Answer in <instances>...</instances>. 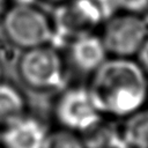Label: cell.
I'll return each instance as SVG.
<instances>
[{"instance_id":"obj_10","label":"cell","mask_w":148,"mask_h":148,"mask_svg":"<svg viewBox=\"0 0 148 148\" xmlns=\"http://www.w3.org/2000/svg\"><path fill=\"white\" fill-rule=\"evenodd\" d=\"M27 114V99L14 84L0 80V127Z\"/></svg>"},{"instance_id":"obj_7","label":"cell","mask_w":148,"mask_h":148,"mask_svg":"<svg viewBox=\"0 0 148 148\" xmlns=\"http://www.w3.org/2000/svg\"><path fill=\"white\" fill-rule=\"evenodd\" d=\"M49 131L37 118L23 116L2 127L0 140L3 148H45Z\"/></svg>"},{"instance_id":"obj_4","label":"cell","mask_w":148,"mask_h":148,"mask_svg":"<svg viewBox=\"0 0 148 148\" xmlns=\"http://www.w3.org/2000/svg\"><path fill=\"white\" fill-rule=\"evenodd\" d=\"M17 69L23 83L34 90H57L65 83V61L59 51L50 44L24 50Z\"/></svg>"},{"instance_id":"obj_13","label":"cell","mask_w":148,"mask_h":148,"mask_svg":"<svg viewBox=\"0 0 148 148\" xmlns=\"http://www.w3.org/2000/svg\"><path fill=\"white\" fill-rule=\"evenodd\" d=\"M135 57H136V61L139 62L141 68L148 75V39L145 42V44L142 45V47L140 49V51L138 52V54Z\"/></svg>"},{"instance_id":"obj_11","label":"cell","mask_w":148,"mask_h":148,"mask_svg":"<svg viewBox=\"0 0 148 148\" xmlns=\"http://www.w3.org/2000/svg\"><path fill=\"white\" fill-rule=\"evenodd\" d=\"M45 148H87L81 134L59 127L49 132Z\"/></svg>"},{"instance_id":"obj_5","label":"cell","mask_w":148,"mask_h":148,"mask_svg":"<svg viewBox=\"0 0 148 148\" xmlns=\"http://www.w3.org/2000/svg\"><path fill=\"white\" fill-rule=\"evenodd\" d=\"M53 114L61 128L76 132L81 135L90 132L102 120L88 87H69L60 91L54 105Z\"/></svg>"},{"instance_id":"obj_15","label":"cell","mask_w":148,"mask_h":148,"mask_svg":"<svg viewBox=\"0 0 148 148\" xmlns=\"http://www.w3.org/2000/svg\"><path fill=\"white\" fill-rule=\"evenodd\" d=\"M51 1H57V2H62V1H65V0H51Z\"/></svg>"},{"instance_id":"obj_1","label":"cell","mask_w":148,"mask_h":148,"mask_svg":"<svg viewBox=\"0 0 148 148\" xmlns=\"http://www.w3.org/2000/svg\"><path fill=\"white\" fill-rule=\"evenodd\" d=\"M103 117L124 119L148 106V75L133 58H108L87 86Z\"/></svg>"},{"instance_id":"obj_6","label":"cell","mask_w":148,"mask_h":148,"mask_svg":"<svg viewBox=\"0 0 148 148\" xmlns=\"http://www.w3.org/2000/svg\"><path fill=\"white\" fill-rule=\"evenodd\" d=\"M101 38L110 57L133 58L148 39V22L139 14L112 15L104 22Z\"/></svg>"},{"instance_id":"obj_9","label":"cell","mask_w":148,"mask_h":148,"mask_svg":"<svg viewBox=\"0 0 148 148\" xmlns=\"http://www.w3.org/2000/svg\"><path fill=\"white\" fill-rule=\"evenodd\" d=\"M119 133L123 148H148V106L124 118Z\"/></svg>"},{"instance_id":"obj_8","label":"cell","mask_w":148,"mask_h":148,"mask_svg":"<svg viewBox=\"0 0 148 148\" xmlns=\"http://www.w3.org/2000/svg\"><path fill=\"white\" fill-rule=\"evenodd\" d=\"M68 58L77 72L91 75L109 54L101 36L94 32L73 39L68 44Z\"/></svg>"},{"instance_id":"obj_14","label":"cell","mask_w":148,"mask_h":148,"mask_svg":"<svg viewBox=\"0 0 148 148\" xmlns=\"http://www.w3.org/2000/svg\"><path fill=\"white\" fill-rule=\"evenodd\" d=\"M7 0H0V14L3 12V7H5V2Z\"/></svg>"},{"instance_id":"obj_12","label":"cell","mask_w":148,"mask_h":148,"mask_svg":"<svg viewBox=\"0 0 148 148\" xmlns=\"http://www.w3.org/2000/svg\"><path fill=\"white\" fill-rule=\"evenodd\" d=\"M114 5L125 13L139 15L148 9V0H114Z\"/></svg>"},{"instance_id":"obj_3","label":"cell","mask_w":148,"mask_h":148,"mask_svg":"<svg viewBox=\"0 0 148 148\" xmlns=\"http://www.w3.org/2000/svg\"><path fill=\"white\" fill-rule=\"evenodd\" d=\"M2 30L14 46L23 50L52 44L54 37L52 20L32 3L8 8L3 14Z\"/></svg>"},{"instance_id":"obj_2","label":"cell","mask_w":148,"mask_h":148,"mask_svg":"<svg viewBox=\"0 0 148 148\" xmlns=\"http://www.w3.org/2000/svg\"><path fill=\"white\" fill-rule=\"evenodd\" d=\"M114 0H65L56 9L52 20L56 39L67 45L75 38L94 34L112 16ZM117 8V7H116Z\"/></svg>"}]
</instances>
